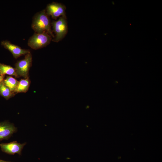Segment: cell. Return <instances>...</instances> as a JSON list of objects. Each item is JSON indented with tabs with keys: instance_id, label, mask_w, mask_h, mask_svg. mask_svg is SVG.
Returning <instances> with one entry per match:
<instances>
[{
	"instance_id": "obj_14",
	"label": "cell",
	"mask_w": 162,
	"mask_h": 162,
	"mask_svg": "<svg viewBox=\"0 0 162 162\" xmlns=\"http://www.w3.org/2000/svg\"><path fill=\"white\" fill-rule=\"evenodd\" d=\"M0 162H11L7 161H5L4 160H0Z\"/></svg>"
},
{
	"instance_id": "obj_13",
	"label": "cell",
	"mask_w": 162,
	"mask_h": 162,
	"mask_svg": "<svg viewBox=\"0 0 162 162\" xmlns=\"http://www.w3.org/2000/svg\"><path fill=\"white\" fill-rule=\"evenodd\" d=\"M5 77L4 75H0V84L3 81Z\"/></svg>"
},
{
	"instance_id": "obj_1",
	"label": "cell",
	"mask_w": 162,
	"mask_h": 162,
	"mask_svg": "<svg viewBox=\"0 0 162 162\" xmlns=\"http://www.w3.org/2000/svg\"><path fill=\"white\" fill-rule=\"evenodd\" d=\"M49 16L45 9L36 13L33 16L31 25L35 32L41 33L46 32L52 38H54L51 28V24Z\"/></svg>"
},
{
	"instance_id": "obj_7",
	"label": "cell",
	"mask_w": 162,
	"mask_h": 162,
	"mask_svg": "<svg viewBox=\"0 0 162 162\" xmlns=\"http://www.w3.org/2000/svg\"><path fill=\"white\" fill-rule=\"evenodd\" d=\"M1 44L11 52L13 57L16 59L22 55L30 52L29 50L22 49L20 46L13 44L8 40L2 41Z\"/></svg>"
},
{
	"instance_id": "obj_10",
	"label": "cell",
	"mask_w": 162,
	"mask_h": 162,
	"mask_svg": "<svg viewBox=\"0 0 162 162\" xmlns=\"http://www.w3.org/2000/svg\"><path fill=\"white\" fill-rule=\"evenodd\" d=\"M5 74L14 76L16 77V74L14 68L12 66L0 63V75Z\"/></svg>"
},
{
	"instance_id": "obj_4",
	"label": "cell",
	"mask_w": 162,
	"mask_h": 162,
	"mask_svg": "<svg viewBox=\"0 0 162 162\" xmlns=\"http://www.w3.org/2000/svg\"><path fill=\"white\" fill-rule=\"evenodd\" d=\"M32 57L31 52L25 55L24 58L18 61L15 65L16 77L29 78V71L32 64Z\"/></svg>"
},
{
	"instance_id": "obj_9",
	"label": "cell",
	"mask_w": 162,
	"mask_h": 162,
	"mask_svg": "<svg viewBox=\"0 0 162 162\" xmlns=\"http://www.w3.org/2000/svg\"><path fill=\"white\" fill-rule=\"evenodd\" d=\"M30 84V80L29 78L21 79L19 81L14 93L26 92L28 90Z\"/></svg>"
},
{
	"instance_id": "obj_5",
	"label": "cell",
	"mask_w": 162,
	"mask_h": 162,
	"mask_svg": "<svg viewBox=\"0 0 162 162\" xmlns=\"http://www.w3.org/2000/svg\"><path fill=\"white\" fill-rule=\"evenodd\" d=\"M66 7L63 4L53 2L48 4L45 10L48 16L56 20L62 16H66Z\"/></svg>"
},
{
	"instance_id": "obj_2",
	"label": "cell",
	"mask_w": 162,
	"mask_h": 162,
	"mask_svg": "<svg viewBox=\"0 0 162 162\" xmlns=\"http://www.w3.org/2000/svg\"><path fill=\"white\" fill-rule=\"evenodd\" d=\"M52 39V37L46 32H35L28 39V45L34 50H38L47 46Z\"/></svg>"
},
{
	"instance_id": "obj_3",
	"label": "cell",
	"mask_w": 162,
	"mask_h": 162,
	"mask_svg": "<svg viewBox=\"0 0 162 162\" xmlns=\"http://www.w3.org/2000/svg\"><path fill=\"white\" fill-rule=\"evenodd\" d=\"M51 24L56 35L52 40L58 42L62 40L68 33V26L66 16L59 17L58 20L51 22Z\"/></svg>"
},
{
	"instance_id": "obj_11",
	"label": "cell",
	"mask_w": 162,
	"mask_h": 162,
	"mask_svg": "<svg viewBox=\"0 0 162 162\" xmlns=\"http://www.w3.org/2000/svg\"><path fill=\"white\" fill-rule=\"evenodd\" d=\"M3 82L11 92L14 93L19 81L11 76H8L4 79Z\"/></svg>"
},
{
	"instance_id": "obj_8",
	"label": "cell",
	"mask_w": 162,
	"mask_h": 162,
	"mask_svg": "<svg viewBox=\"0 0 162 162\" xmlns=\"http://www.w3.org/2000/svg\"><path fill=\"white\" fill-rule=\"evenodd\" d=\"M17 130L13 124L6 121L0 122V141L8 139Z\"/></svg>"
},
{
	"instance_id": "obj_12",
	"label": "cell",
	"mask_w": 162,
	"mask_h": 162,
	"mask_svg": "<svg viewBox=\"0 0 162 162\" xmlns=\"http://www.w3.org/2000/svg\"><path fill=\"white\" fill-rule=\"evenodd\" d=\"M0 95L8 100L14 96L15 93L11 92L4 84L3 81L0 84Z\"/></svg>"
},
{
	"instance_id": "obj_6",
	"label": "cell",
	"mask_w": 162,
	"mask_h": 162,
	"mask_svg": "<svg viewBox=\"0 0 162 162\" xmlns=\"http://www.w3.org/2000/svg\"><path fill=\"white\" fill-rule=\"evenodd\" d=\"M26 143H20L16 141L8 143H2L0 147L2 152L7 154L13 155L17 154L20 155Z\"/></svg>"
}]
</instances>
